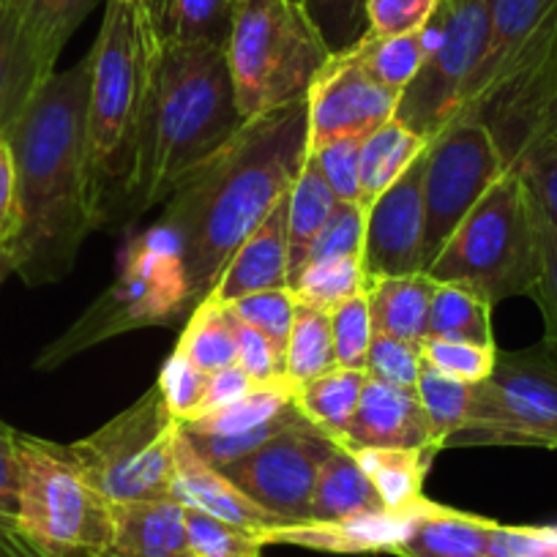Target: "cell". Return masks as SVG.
<instances>
[{"label":"cell","instance_id":"obj_18","mask_svg":"<svg viewBox=\"0 0 557 557\" xmlns=\"http://www.w3.org/2000/svg\"><path fill=\"white\" fill-rule=\"evenodd\" d=\"M557 0H492L490 47L457 117L470 115L555 25Z\"/></svg>","mask_w":557,"mask_h":557},{"label":"cell","instance_id":"obj_17","mask_svg":"<svg viewBox=\"0 0 557 557\" xmlns=\"http://www.w3.org/2000/svg\"><path fill=\"white\" fill-rule=\"evenodd\" d=\"M424 164L426 151L367 208L361 249L367 282L424 273Z\"/></svg>","mask_w":557,"mask_h":557},{"label":"cell","instance_id":"obj_51","mask_svg":"<svg viewBox=\"0 0 557 557\" xmlns=\"http://www.w3.org/2000/svg\"><path fill=\"white\" fill-rule=\"evenodd\" d=\"M486 557H557V524L495 522Z\"/></svg>","mask_w":557,"mask_h":557},{"label":"cell","instance_id":"obj_49","mask_svg":"<svg viewBox=\"0 0 557 557\" xmlns=\"http://www.w3.org/2000/svg\"><path fill=\"white\" fill-rule=\"evenodd\" d=\"M535 224H539L541 244V278L530 298L544 318V345L557 350V227L539 206H535Z\"/></svg>","mask_w":557,"mask_h":557},{"label":"cell","instance_id":"obj_22","mask_svg":"<svg viewBox=\"0 0 557 557\" xmlns=\"http://www.w3.org/2000/svg\"><path fill=\"white\" fill-rule=\"evenodd\" d=\"M186 506L175 497L112 503L107 557H191Z\"/></svg>","mask_w":557,"mask_h":557},{"label":"cell","instance_id":"obj_45","mask_svg":"<svg viewBox=\"0 0 557 557\" xmlns=\"http://www.w3.org/2000/svg\"><path fill=\"white\" fill-rule=\"evenodd\" d=\"M424 347V361L435 367L437 372L448 374L462 383H484L495 369L497 345H473V342H459V339H435L426 336L421 342Z\"/></svg>","mask_w":557,"mask_h":557},{"label":"cell","instance_id":"obj_2","mask_svg":"<svg viewBox=\"0 0 557 557\" xmlns=\"http://www.w3.org/2000/svg\"><path fill=\"white\" fill-rule=\"evenodd\" d=\"M88 55L55 72L7 137L17 170L20 230L9 251L28 287L61 282L96 230L85 153Z\"/></svg>","mask_w":557,"mask_h":557},{"label":"cell","instance_id":"obj_15","mask_svg":"<svg viewBox=\"0 0 557 557\" xmlns=\"http://www.w3.org/2000/svg\"><path fill=\"white\" fill-rule=\"evenodd\" d=\"M298 418L304 416L296 405V388L282 377L255 385L251 394L222 410L186 421L181 424V437L202 462L222 470L282 435Z\"/></svg>","mask_w":557,"mask_h":557},{"label":"cell","instance_id":"obj_42","mask_svg":"<svg viewBox=\"0 0 557 557\" xmlns=\"http://www.w3.org/2000/svg\"><path fill=\"white\" fill-rule=\"evenodd\" d=\"M186 533H189V544L195 555L262 557V549H265L257 533L222 522V519L197 511V508H186Z\"/></svg>","mask_w":557,"mask_h":557},{"label":"cell","instance_id":"obj_38","mask_svg":"<svg viewBox=\"0 0 557 557\" xmlns=\"http://www.w3.org/2000/svg\"><path fill=\"white\" fill-rule=\"evenodd\" d=\"M473 388L475 383H462L448 374L437 372L435 367L424 361V369L418 374L416 394L421 407H424L426 418H430L435 441L441 451L446 448L448 437L457 435L465 426L470 416V405H473Z\"/></svg>","mask_w":557,"mask_h":557},{"label":"cell","instance_id":"obj_19","mask_svg":"<svg viewBox=\"0 0 557 557\" xmlns=\"http://www.w3.org/2000/svg\"><path fill=\"white\" fill-rule=\"evenodd\" d=\"M347 448H437L430 418L418 401L416 388L367 377L356 418L345 443Z\"/></svg>","mask_w":557,"mask_h":557},{"label":"cell","instance_id":"obj_32","mask_svg":"<svg viewBox=\"0 0 557 557\" xmlns=\"http://www.w3.org/2000/svg\"><path fill=\"white\" fill-rule=\"evenodd\" d=\"M430 139L410 132L405 123L391 117L388 123L369 132L361 143V202L372 206L405 170L426 151Z\"/></svg>","mask_w":557,"mask_h":557},{"label":"cell","instance_id":"obj_28","mask_svg":"<svg viewBox=\"0 0 557 557\" xmlns=\"http://www.w3.org/2000/svg\"><path fill=\"white\" fill-rule=\"evenodd\" d=\"M99 3L101 0H3L47 74L58 72L63 47Z\"/></svg>","mask_w":557,"mask_h":557},{"label":"cell","instance_id":"obj_34","mask_svg":"<svg viewBox=\"0 0 557 557\" xmlns=\"http://www.w3.org/2000/svg\"><path fill=\"white\" fill-rule=\"evenodd\" d=\"M175 350L208 374L235 367L238 363V329H235L233 309L211 296L202 298L189 312Z\"/></svg>","mask_w":557,"mask_h":557},{"label":"cell","instance_id":"obj_5","mask_svg":"<svg viewBox=\"0 0 557 557\" xmlns=\"http://www.w3.org/2000/svg\"><path fill=\"white\" fill-rule=\"evenodd\" d=\"M441 285H465L486 301L530 296L541 278L535 202L517 170L508 168L462 219L426 268Z\"/></svg>","mask_w":557,"mask_h":557},{"label":"cell","instance_id":"obj_30","mask_svg":"<svg viewBox=\"0 0 557 557\" xmlns=\"http://www.w3.org/2000/svg\"><path fill=\"white\" fill-rule=\"evenodd\" d=\"M388 511H407L424 500V481L437 448H352Z\"/></svg>","mask_w":557,"mask_h":557},{"label":"cell","instance_id":"obj_40","mask_svg":"<svg viewBox=\"0 0 557 557\" xmlns=\"http://www.w3.org/2000/svg\"><path fill=\"white\" fill-rule=\"evenodd\" d=\"M296 293L290 287H273V290L249 293L238 301L227 304L240 323L251 325L260 334H265L278 350H287V336H290L293 318H296Z\"/></svg>","mask_w":557,"mask_h":557},{"label":"cell","instance_id":"obj_6","mask_svg":"<svg viewBox=\"0 0 557 557\" xmlns=\"http://www.w3.org/2000/svg\"><path fill=\"white\" fill-rule=\"evenodd\" d=\"M191 312L189 278L173 235L153 224L128 240L112 285L36 358L39 372H50L79 352L139 329H157Z\"/></svg>","mask_w":557,"mask_h":557},{"label":"cell","instance_id":"obj_46","mask_svg":"<svg viewBox=\"0 0 557 557\" xmlns=\"http://www.w3.org/2000/svg\"><path fill=\"white\" fill-rule=\"evenodd\" d=\"M424 369V347L421 342L399 339V336L374 334L367 356V374L399 388H416L418 374Z\"/></svg>","mask_w":557,"mask_h":557},{"label":"cell","instance_id":"obj_52","mask_svg":"<svg viewBox=\"0 0 557 557\" xmlns=\"http://www.w3.org/2000/svg\"><path fill=\"white\" fill-rule=\"evenodd\" d=\"M235 329H238V367L257 385L282 380V374H285V352L278 350L265 334L240 323L238 318H235Z\"/></svg>","mask_w":557,"mask_h":557},{"label":"cell","instance_id":"obj_20","mask_svg":"<svg viewBox=\"0 0 557 557\" xmlns=\"http://www.w3.org/2000/svg\"><path fill=\"white\" fill-rule=\"evenodd\" d=\"M290 195V191H287ZM287 195L273 206L260 222V227L235 249L224 265L211 298L222 304H233L249 293L287 287L290 276V230H287Z\"/></svg>","mask_w":557,"mask_h":557},{"label":"cell","instance_id":"obj_9","mask_svg":"<svg viewBox=\"0 0 557 557\" xmlns=\"http://www.w3.org/2000/svg\"><path fill=\"white\" fill-rule=\"evenodd\" d=\"M535 206L557 227V23L475 107Z\"/></svg>","mask_w":557,"mask_h":557},{"label":"cell","instance_id":"obj_55","mask_svg":"<svg viewBox=\"0 0 557 557\" xmlns=\"http://www.w3.org/2000/svg\"><path fill=\"white\" fill-rule=\"evenodd\" d=\"M20 230L17 170H14L12 148L0 139V244H12Z\"/></svg>","mask_w":557,"mask_h":557},{"label":"cell","instance_id":"obj_25","mask_svg":"<svg viewBox=\"0 0 557 557\" xmlns=\"http://www.w3.org/2000/svg\"><path fill=\"white\" fill-rule=\"evenodd\" d=\"M437 282L430 273L383 276L367 282L369 314L374 334L424 342L430 331V309Z\"/></svg>","mask_w":557,"mask_h":557},{"label":"cell","instance_id":"obj_56","mask_svg":"<svg viewBox=\"0 0 557 557\" xmlns=\"http://www.w3.org/2000/svg\"><path fill=\"white\" fill-rule=\"evenodd\" d=\"M0 557H52L28 539L14 524V519H0Z\"/></svg>","mask_w":557,"mask_h":557},{"label":"cell","instance_id":"obj_50","mask_svg":"<svg viewBox=\"0 0 557 557\" xmlns=\"http://www.w3.org/2000/svg\"><path fill=\"white\" fill-rule=\"evenodd\" d=\"M437 7L441 0H367V34L401 36L421 30Z\"/></svg>","mask_w":557,"mask_h":557},{"label":"cell","instance_id":"obj_26","mask_svg":"<svg viewBox=\"0 0 557 557\" xmlns=\"http://www.w3.org/2000/svg\"><path fill=\"white\" fill-rule=\"evenodd\" d=\"M380 511H388V508L380 500L367 470L358 462L356 451L339 443L320 468L309 522H345V519Z\"/></svg>","mask_w":557,"mask_h":557},{"label":"cell","instance_id":"obj_43","mask_svg":"<svg viewBox=\"0 0 557 557\" xmlns=\"http://www.w3.org/2000/svg\"><path fill=\"white\" fill-rule=\"evenodd\" d=\"M331 334H334L336 367L363 369L367 372L369 345H372L374 336L367 290L331 309Z\"/></svg>","mask_w":557,"mask_h":557},{"label":"cell","instance_id":"obj_59","mask_svg":"<svg viewBox=\"0 0 557 557\" xmlns=\"http://www.w3.org/2000/svg\"><path fill=\"white\" fill-rule=\"evenodd\" d=\"M0 9H3V0H0Z\"/></svg>","mask_w":557,"mask_h":557},{"label":"cell","instance_id":"obj_35","mask_svg":"<svg viewBox=\"0 0 557 557\" xmlns=\"http://www.w3.org/2000/svg\"><path fill=\"white\" fill-rule=\"evenodd\" d=\"M287 200H290V206H287V230H290V276H287V287H290L296 273L301 271L304 257H307L314 235L323 230V224L329 222L336 202H339L325 175L320 173L318 162L309 157V151L301 164V173L293 181Z\"/></svg>","mask_w":557,"mask_h":557},{"label":"cell","instance_id":"obj_3","mask_svg":"<svg viewBox=\"0 0 557 557\" xmlns=\"http://www.w3.org/2000/svg\"><path fill=\"white\" fill-rule=\"evenodd\" d=\"M244 123L224 47L162 41L143 143L121 211L137 216L168 202Z\"/></svg>","mask_w":557,"mask_h":557},{"label":"cell","instance_id":"obj_54","mask_svg":"<svg viewBox=\"0 0 557 557\" xmlns=\"http://www.w3.org/2000/svg\"><path fill=\"white\" fill-rule=\"evenodd\" d=\"M255 380L244 372V369L235 363V367L227 369H219V372L208 374V388L206 396H202V407H200V416H208L213 410H222V407L233 405V401L244 399L246 394L255 391Z\"/></svg>","mask_w":557,"mask_h":557},{"label":"cell","instance_id":"obj_47","mask_svg":"<svg viewBox=\"0 0 557 557\" xmlns=\"http://www.w3.org/2000/svg\"><path fill=\"white\" fill-rule=\"evenodd\" d=\"M361 143L363 137H339L307 148L339 202H361Z\"/></svg>","mask_w":557,"mask_h":557},{"label":"cell","instance_id":"obj_24","mask_svg":"<svg viewBox=\"0 0 557 557\" xmlns=\"http://www.w3.org/2000/svg\"><path fill=\"white\" fill-rule=\"evenodd\" d=\"M495 519L421 500L410 530L391 555L396 557H486Z\"/></svg>","mask_w":557,"mask_h":557},{"label":"cell","instance_id":"obj_57","mask_svg":"<svg viewBox=\"0 0 557 557\" xmlns=\"http://www.w3.org/2000/svg\"><path fill=\"white\" fill-rule=\"evenodd\" d=\"M14 273V260H12V251H9L7 244H0V285L7 282L9 276Z\"/></svg>","mask_w":557,"mask_h":557},{"label":"cell","instance_id":"obj_31","mask_svg":"<svg viewBox=\"0 0 557 557\" xmlns=\"http://www.w3.org/2000/svg\"><path fill=\"white\" fill-rule=\"evenodd\" d=\"M369 374L363 369H331L296 388V405L309 424L336 443H345Z\"/></svg>","mask_w":557,"mask_h":557},{"label":"cell","instance_id":"obj_58","mask_svg":"<svg viewBox=\"0 0 557 557\" xmlns=\"http://www.w3.org/2000/svg\"><path fill=\"white\" fill-rule=\"evenodd\" d=\"M191 557H208V555H191Z\"/></svg>","mask_w":557,"mask_h":557},{"label":"cell","instance_id":"obj_41","mask_svg":"<svg viewBox=\"0 0 557 557\" xmlns=\"http://www.w3.org/2000/svg\"><path fill=\"white\" fill-rule=\"evenodd\" d=\"M331 55L356 47L367 36V0H298Z\"/></svg>","mask_w":557,"mask_h":557},{"label":"cell","instance_id":"obj_37","mask_svg":"<svg viewBox=\"0 0 557 557\" xmlns=\"http://www.w3.org/2000/svg\"><path fill=\"white\" fill-rule=\"evenodd\" d=\"M435 339H459L473 345H495L492 336V304L479 290L437 282L430 309V331Z\"/></svg>","mask_w":557,"mask_h":557},{"label":"cell","instance_id":"obj_53","mask_svg":"<svg viewBox=\"0 0 557 557\" xmlns=\"http://www.w3.org/2000/svg\"><path fill=\"white\" fill-rule=\"evenodd\" d=\"M20 500V454L17 430L0 421V519L17 517Z\"/></svg>","mask_w":557,"mask_h":557},{"label":"cell","instance_id":"obj_23","mask_svg":"<svg viewBox=\"0 0 557 557\" xmlns=\"http://www.w3.org/2000/svg\"><path fill=\"white\" fill-rule=\"evenodd\" d=\"M416 506L407 511H380L352 517L345 522L282 524L262 533V544H296L318 552L361 555V552H394L410 530Z\"/></svg>","mask_w":557,"mask_h":557},{"label":"cell","instance_id":"obj_1","mask_svg":"<svg viewBox=\"0 0 557 557\" xmlns=\"http://www.w3.org/2000/svg\"><path fill=\"white\" fill-rule=\"evenodd\" d=\"M309 143L307 96L249 117L227 146L168 197L162 224L189 278L191 309L211 296L224 265L290 191Z\"/></svg>","mask_w":557,"mask_h":557},{"label":"cell","instance_id":"obj_36","mask_svg":"<svg viewBox=\"0 0 557 557\" xmlns=\"http://www.w3.org/2000/svg\"><path fill=\"white\" fill-rule=\"evenodd\" d=\"M336 369L334 334H331V312L309 304H296L290 336L285 350V374L282 377L298 388L309 380Z\"/></svg>","mask_w":557,"mask_h":557},{"label":"cell","instance_id":"obj_21","mask_svg":"<svg viewBox=\"0 0 557 557\" xmlns=\"http://www.w3.org/2000/svg\"><path fill=\"white\" fill-rule=\"evenodd\" d=\"M173 497L184 503L186 508H197L202 513L222 519V522L235 524L240 530L257 533L262 541V533L273 528H282L273 513L257 506L255 500L244 495L230 479H224L216 468L202 462L189 443L181 437L175 448V479H173Z\"/></svg>","mask_w":557,"mask_h":557},{"label":"cell","instance_id":"obj_39","mask_svg":"<svg viewBox=\"0 0 557 557\" xmlns=\"http://www.w3.org/2000/svg\"><path fill=\"white\" fill-rule=\"evenodd\" d=\"M296 298L309 307L331 312L339 304L350 301L352 296L367 290L361 257H339V260L309 262L301 273L290 282Z\"/></svg>","mask_w":557,"mask_h":557},{"label":"cell","instance_id":"obj_12","mask_svg":"<svg viewBox=\"0 0 557 557\" xmlns=\"http://www.w3.org/2000/svg\"><path fill=\"white\" fill-rule=\"evenodd\" d=\"M441 39L418 77L401 90L396 121L432 139L459 115L490 47L492 0H441Z\"/></svg>","mask_w":557,"mask_h":557},{"label":"cell","instance_id":"obj_48","mask_svg":"<svg viewBox=\"0 0 557 557\" xmlns=\"http://www.w3.org/2000/svg\"><path fill=\"white\" fill-rule=\"evenodd\" d=\"M157 385L159 391H162L164 401H168L170 412L178 418L181 424L195 421V418L200 416L202 396H206L208 388V372L197 369L195 363L186 356H181L178 350L164 361Z\"/></svg>","mask_w":557,"mask_h":557},{"label":"cell","instance_id":"obj_27","mask_svg":"<svg viewBox=\"0 0 557 557\" xmlns=\"http://www.w3.org/2000/svg\"><path fill=\"white\" fill-rule=\"evenodd\" d=\"M50 77L52 74H47L36 61L17 17L7 7L0 9V139L12 134L34 96Z\"/></svg>","mask_w":557,"mask_h":557},{"label":"cell","instance_id":"obj_33","mask_svg":"<svg viewBox=\"0 0 557 557\" xmlns=\"http://www.w3.org/2000/svg\"><path fill=\"white\" fill-rule=\"evenodd\" d=\"M162 41L224 47L233 30L235 0H148Z\"/></svg>","mask_w":557,"mask_h":557},{"label":"cell","instance_id":"obj_16","mask_svg":"<svg viewBox=\"0 0 557 557\" xmlns=\"http://www.w3.org/2000/svg\"><path fill=\"white\" fill-rule=\"evenodd\" d=\"M307 148H318L339 137H367L388 123L399 107V94L385 88L350 50H345L331 55L320 69L307 90Z\"/></svg>","mask_w":557,"mask_h":557},{"label":"cell","instance_id":"obj_7","mask_svg":"<svg viewBox=\"0 0 557 557\" xmlns=\"http://www.w3.org/2000/svg\"><path fill=\"white\" fill-rule=\"evenodd\" d=\"M224 55L249 121L304 99L331 50L298 0H235Z\"/></svg>","mask_w":557,"mask_h":557},{"label":"cell","instance_id":"obj_14","mask_svg":"<svg viewBox=\"0 0 557 557\" xmlns=\"http://www.w3.org/2000/svg\"><path fill=\"white\" fill-rule=\"evenodd\" d=\"M336 446L339 443L309 424L307 418H298L282 435L271 437L249 457L227 465L219 473L282 524H304L312 511L320 468Z\"/></svg>","mask_w":557,"mask_h":557},{"label":"cell","instance_id":"obj_8","mask_svg":"<svg viewBox=\"0 0 557 557\" xmlns=\"http://www.w3.org/2000/svg\"><path fill=\"white\" fill-rule=\"evenodd\" d=\"M20 500L14 524L52 557H107L112 500L88 481L72 448L17 432Z\"/></svg>","mask_w":557,"mask_h":557},{"label":"cell","instance_id":"obj_11","mask_svg":"<svg viewBox=\"0 0 557 557\" xmlns=\"http://www.w3.org/2000/svg\"><path fill=\"white\" fill-rule=\"evenodd\" d=\"M451 446H528L557 451V350H497L495 369L475 383L473 405Z\"/></svg>","mask_w":557,"mask_h":557},{"label":"cell","instance_id":"obj_44","mask_svg":"<svg viewBox=\"0 0 557 557\" xmlns=\"http://www.w3.org/2000/svg\"><path fill=\"white\" fill-rule=\"evenodd\" d=\"M363 230H367V208H363L361 202H336L329 222H325L323 230L314 235L312 246H309L307 257H304L301 271L309 262L339 260V257H361Z\"/></svg>","mask_w":557,"mask_h":557},{"label":"cell","instance_id":"obj_4","mask_svg":"<svg viewBox=\"0 0 557 557\" xmlns=\"http://www.w3.org/2000/svg\"><path fill=\"white\" fill-rule=\"evenodd\" d=\"M162 39L148 0H107L88 52L90 88L85 153L96 224L121 208L137 164Z\"/></svg>","mask_w":557,"mask_h":557},{"label":"cell","instance_id":"obj_10","mask_svg":"<svg viewBox=\"0 0 557 557\" xmlns=\"http://www.w3.org/2000/svg\"><path fill=\"white\" fill-rule=\"evenodd\" d=\"M178 441L181 421L153 385L101 430L69 448L107 500H162L173 497Z\"/></svg>","mask_w":557,"mask_h":557},{"label":"cell","instance_id":"obj_29","mask_svg":"<svg viewBox=\"0 0 557 557\" xmlns=\"http://www.w3.org/2000/svg\"><path fill=\"white\" fill-rule=\"evenodd\" d=\"M437 39H441V20H437L435 12L421 30H412V34L401 36L367 34L356 47H350V52L374 79H380L385 88L396 90L401 96V90L424 69L426 58L435 50Z\"/></svg>","mask_w":557,"mask_h":557},{"label":"cell","instance_id":"obj_13","mask_svg":"<svg viewBox=\"0 0 557 557\" xmlns=\"http://www.w3.org/2000/svg\"><path fill=\"white\" fill-rule=\"evenodd\" d=\"M506 170L495 134L479 117H454L430 139L424 164V273Z\"/></svg>","mask_w":557,"mask_h":557}]
</instances>
